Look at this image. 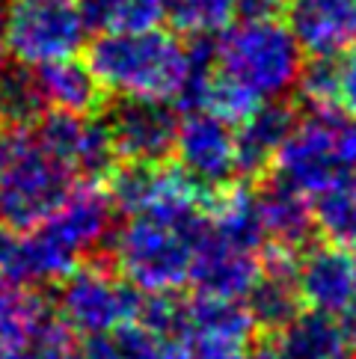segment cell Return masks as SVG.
Masks as SVG:
<instances>
[{"instance_id":"9","label":"cell","mask_w":356,"mask_h":359,"mask_svg":"<svg viewBox=\"0 0 356 359\" xmlns=\"http://www.w3.org/2000/svg\"><path fill=\"white\" fill-rule=\"evenodd\" d=\"M116 161H170L175 149L178 110L170 101L107 98L101 107Z\"/></svg>"},{"instance_id":"27","label":"cell","mask_w":356,"mask_h":359,"mask_svg":"<svg viewBox=\"0 0 356 359\" xmlns=\"http://www.w3.org/2000/svg\"><path fill=\"white\" fill-rule=\"evenodd\" d=\"M110 339L122 359H184L182 344L160 336V332L139 324V320H131L116 332H110Z\"/></svg>"},{"instance_id":"28","label":"cell","mask_w":356,"mask_h":359,"mask_svg":"<svg viewBox=\"0 0 356 359\" xmlns=\"http://www.w3.org/2000/svg\"><path fill=\"white\" fill-rule=\"evenodd\" d=\"M232 6L240 21H267L282 15L288 0H232Z\"/></svg>"},{"instance_id":"36","label":"cell","mask_w":356,"mask_h":359,"mask_svg":"<svg viewBox=\"0 0 356 359\" xmlns=\"http://www.w3.org/2000/svg\"><path fill=\"white\" fill-rule=\"evenodd\" d=\"M81 4H89V0H81Z\"/></svg>"},{"instance_id":"13","label":"cell","mask_w":356,"mask_h":359,"mask_svg":"<svg viewBox=\"0 0 356 359\" xmlns=\"http://www.w3.org/2000/svg\"><path fill=\"white\" fill-rule=\"evenodd\" d=\"M81 262L45 226L12 229L0 223V273L12 282L39 288L69 276Z\"/></svg>"},{"instance_id":"15","label":"cell","mask_w":356,"mask_h":359,"mask_svg":"<svg viewBox=\"0 0 356 359\" xmlns=\"http://www.w3.org/2000/svg\"><path fill=\"white\" fill-rule=\"evenodd\" d=\"M264 252V250H261ZM261 252H252L244 247L223 241L211 232V223L202 235L199 247L190 264V285L202 297H220V300H244L252 282L261 273Z\"/></svg>"},{"instance_id":"16","label":"cell","mask_w":356,"mask_h":359,"mask_svg":"<svg viewBox=\"0 0 356 359\" xmlns=\"http://www.w3.org/2000/svg\"><path fill=\"white\" fill-rule=\"evenodd\" d=\"M300 122V107L285 98L261 101L244 122L235 125L238 182H261L271 172L276 151Z\"/></svg>"},{"instance_id":"2","label":"cell","mask_w":356,"mask_h":359,"mask_svg":"<svg viewBox=\"0 0 356 359\" xmlns=\"http://www.w3.org/2000/svg\"><path fill=\"white\" fill-rule=\"evenodd\" d=\"M86 66L107 95L175 104L187 83L190 54L178 36L158 27L101 33L86 48Z\"/></svg>"},{"instance_id":"8","label":"cell","mask_w":356,"mask_h":359,"mask_svg":"<svg viewBox=\"0 0 356 359\" xmlns=\"http://www.w3.org/2000/svg\"><path fill=\"white\" fill-rule=\"evenodd\" d=\"M30 131L36 143L66 166L78 182H101L119 163L101 116L50 110L30 125Z\"/></svg>"},{"instance_id":"21","label":"cell","mask_w":356,"mask_h":359,"mask_svg":"<svg viewBox=\"0 0 356 359\" xmlns=\"http://www.w3.org/2000/svg\"><path fill=\"white\" fill-rule=\"evenodd\" d=\"M48 315V303L39 291L0 273V351L30 344Z\"/></svg>"},{"instance_id":"6","label":"cell","mask_w":356,"mask_h":359,"mask_svg":"<svg viewBox=\"0 0 356 359\" xmlns=\"http://www.w3.org/2000/svg\"><path fill=\"white\" fill-rule=\"evenodd\" d=\"M86 30L81 0H6V45L21 66L74 57Z\"/></svg>"},{"instance_id":"10","label":"cell","mask_w":356,"mask_h":359,"mask_svg":"<svg viewBox=\"0 0 356 359\" xmlns=\"http://www.w3.org/2000/svg\"><path fill=\"white\" fill-rule=\"evenodd\" d=\"M172 158L193 182L211 196L214 190L238 182L235 163V125L208 110H190L178 119Z\"/></svg>"},{"instance_id":"3","label":"cell","mask_w":356,"mask_h":359,"mask_svg":"<svg viewBox=\"0 0 356 359\" xmlns=\"http://www.w3.org/2000/svg\"><path fill=\"white\" fill-rule=\"evenodd\" d=\"M220 33L223 36L214 42V69L223 78L259 101L285 98L297 89L306 60L288 24L279 18L240 21Z\"/></svg>"},{"instance_id":"17","label":"cell","mask_w":356,"mask_h":359,"mask_svg":"<svg viewBox=\"0 0 356 359\" xmlns=\"http://www.w3.org/2000/svg\"><path fill=\"white\" fill-rule=\"evenodd\" d=\"M256 205H259V220L264 229V243L282 247L291 252H303L312 247L317 238L312 202L306 194L291 187L282 178L267 172L261 182H256Z\"/></svg>"},{"instance_id":"14","label":"cell","mask_w":356,"mask_h":359,"mask_svg":"<svg viewBox=\"0 0 356 359\" xmlns=\"http://www.w3.org/2000/svg\"><path fill=\"white\" fill-rule=\"evenodd\" d=\"M297 294L303 306L327 315H348L356 306L350 252L333 243H312L297 255Z\"/></svg>"},{"instance_id":"26","label":"cell","mask_w":356,"mask_h":359,"mask_svg":"<svg viewBox=\"0 0 356 359\" xmlns=\"http://www.w3.org/2000/svg\"><path fill=\"white\" fill-rule=\"evenodd\" d=\"M338 74L341 54H321L303 62L297 93L309 110H341L338 107Z\"/></svg>"},{"instance_id":"19","label":"cell","mask_w":356,"mask_h":359,"mask_svg":"<svg viewBox=\"0 0 356 359\" xmlns=\"http://www.w3.org/2000/svg\"><path fill=\"white\" fill-rule=\"evenodd\" d=\"M36 89L45 110H60V113H81V116H98L104 101L110 98L95 74L89 72L86 62L66 57V60H50L30 66Z\"/></svg>"},{"instance_id":"23","label":"cell","mask_w":356,"mask_h":359,"mask_svg":"<svg viewBox=\"0 0 356 359\" xmlns=\"http://www.w3.org/2000/svg\"><path fill=\"white\" fill-rule=\"evenodd\" d=\"M81 9L86 27L101 33L151 30L163 21V0H89Z\"/></svg>"},{"instance_id":"24","label":"cell","mask_w":356,"mask_h":359,"mask_svg":"<svg viewBox=\"0 0 356 359\" xmlns=\"http://www.w3.org/2000/svg\"><path fill=\"white\" fill-rule=\"evenodd\" d=\"M163 18L178 36H214L235 18L232 0H163Z\"/></svg>"},{"instance_id":"11","label":"cell","mask_w":356,"mask_h":359,"mask_svg":"<svg viewBox=\"0 0 356 359\" xmlns=\"http://www.w3.org/2000/svg\"><path fill=\"white\" fill-rule=\"evenodd\" d=\"M256 324L240 300H220V297H202L184 300V359H238L244 353Z\"/></svg>"},{"instance_id":"4","label":"cell","mask_w":356,"mask_h":359,"mask_svg":"<svg viewBox=\"0 0 356 359\" xmlns=\"http://www.w3.org/2000/svg\"><path fill=\"white\" fill-rule=\"evenodd\" d=\"M74 178L36 143L30 128H9L0 137V223L33 229L69 196Z\"/></svg>"},{"instance_id":"35","label":"cell","mask_w":356,"mask_h":359,"mask_svg":"<svg viewBox=\"0 0 356 359\" xmlns=\"http://www.w3.org/2000/svg\"><path fill=\"white\" fill-rule=\"evenodd\" d=\"M338 359H348V353H345V356H338Z\"/></svg>"},{"instance_id":"30","label":"cell","mask_w":356,"mask_h":359,"mask_svg":"<svg viewBox=\"0 0 356 359\" xmlns=\"http://www.w3.org/2000/svg\"><path fill=\"white\" fill-rule=\"evenodd\" d=\"M238 359H285V356H282V351L276 348V341L273 344L264 341V344H249V348L240 353Z\"/></svg>"},{"instance_id":"29","label":"cell","mask_w":356,"mask_h":359,"mask_svg":"<svg viewBox=\"0 0 356 359\" xmlns=\"http://www.w3.org/2000/svg\"><path fill=\"white\" fill-rule=\"evenodd\" d=\"M338 107L356 116V50L341 54V74H338Z\"/></svg>"},{"instance_id":"18","label":"cell","mask_w":356,"mask_h":359,"mask_svg":"<svg viewBox=\"0 0 356 359\" xmlns=\"http://www.w3.org/2000/svg\"><path fill=\"white\" fill-rule=\"evenodd\" d=\"M288 27L309 57L345 54L356 42V0H288Z\"/></svg>"},{"instance_id":"34","label":"cell","mask_w":356,"mask_h":359,"mask_svg":"<svg viewBox=\"0 0 356 359\" xmlns=\"http://www.w3.org/2000/svg\"><path fill=\"white\" fill-rule=\"evenodd\" d=\"M0 125H4V113H0Z\"/></svg>"},{"instance_id":"25","label":"cell","mask_w":356,"mask_h":359,"mask_svg":"<svg viewBox=\"0 0 356 359\" xmlns=\"http://www.w3.org/2000/svg\"><path fill=\"white\" fill-rule=\"evenodd\" d=\"M0 113L9 128H30L45 113L30 66H6L0 72Z\"/></svg>"},{"instance_id":"1","label":"cell","mask_w":356,"mask_h":359,"mask_svg":"<svg viewBox=\"0 0 356 359\" xmlns=\"http://www.w3.org/2000/svg\"><path fill=\"white\" fill-rule=\"evenodd\" d=\"M208 229L205 202L160 205L125 217L107 243L113 267L143 294H170L187 285L193 252Z\"/></svg>"},{"instance_id":"7","label":"cell","mask_w":356,"mask_h":359,"mask_svg":"<svg viewBox=\"0 0 356 359\" xmlns=\"http://www.w3.org/2000/svg\"><path fill=\"white\" fill-rule=\"evenodd\" d=\"M341 119L345 110H309V116H300L297 128L276 151L271 172L306 196H317L348 182L338 155Z\"/></svg>"},{"instance_id":"22","label":"cell","mask_w":356,"mask_h":359,"mask_svg":"<svg viewBox=\"0 0 356 359\" xmlns=\"http://www.w3.org/2000/svg\"><path fill=\"white\" fill-rule=\"evenodd\" d=\"M315 229L324 243H333L341 250L356 247V184L341 182L336 187L317 194L312 202Z\"/></svg>"},{"instance_id":"12","label":"cell","mask_w":356,"mask_h":359,"mask_svg":"<svg viewBox=\"0 0 356 359\" xmlns=\"http://www.w3.org/2000/svg\"><path fill=\"white\" fill-rule=\"evenodd\" d=\"M45 226L74 259L83 262L86 255L104 252L116 232V208L95 182H81L69 190V196L57 205Z\"/></svg>"},{"instance_id":"33","label":"cell","mask_w":356,"mask_h":359,"mask_svg":"<svg viewBox=\"0 0 356 359\" xmlns=\"http://www.w3.org/2000/svg\"><path fill=\"white\" fill-rule=\"evenodd\" d=\"M350 262H353V276H356V247H353V255H350Z\"/></svg>"},{"instance_id":"31","label":"cell","mask_w":356,"mask_h":359,"mask_svg":"<svg viewBox=\"0 0 356 359\" xmlns=\"http://www.w3.org/2000/svg\"><path fill=\"white\" fill-rule=\"evenodd\" d=\"M0 359H48L39 344H21V348H6L0 351Z\"/></svg>"},{"instance_id":"5","label":"cell","mask_w":356,"mask_h":359,"mask_svg":"<svg viewBox=\"0 0 356 359\" xmlns=\"http://www.w3.org/2000/svg\"><path fill=\"white\" fill-rule=\"evenodd\" d=\"M139 303L143 291H137L107 255L101 262H81L69 276L60 279L54 315L74 336H110L131 324Z\"/></svg>"},{"instance_id":"32","label":"cell","mask_w":356,"mask_h":359,"mask_svg":"<svg viewBox=\"0 0 356 359\" xmlns=\"http://www.w3.org/2000/svg\"><path fill=\"white\" fill-rule=\"evenodd\" d=\"M345 336H348V348L356 351V306L350 309V318H348V324H345Z\"/></svg>"},{"instance_id":"20","label":"cell","mask_w":356,"mask_h":359,"mask_svg":"<svg viewBox=\"0 0 356 359\" xmlns=\"http://www.w3.org/2000/svg\"><path fill=\"white\" fill-rule=\"evenodd\" d=\"M276 348L285 359H338L348 353L345 324L336 315L300 309L276 332Z\"/></svg>"}]
</instances>
